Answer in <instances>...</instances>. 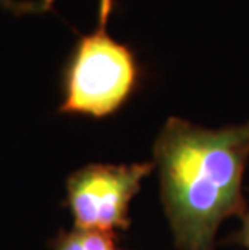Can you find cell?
Segmentation results:
<instances>
[{
  "mask_svg": "<svg viewBox=\"0 0 249 250\" xmlns=\"http://www.w3.org/2000/svg\"><path fill=\"white\" fill-rule=\"evenodd\" d=\"M249 121L209 129L172 116L154 142L160 200L178 250H215L219 226L246 213Z\"/></svg>",
  "mask_w": 249,
  "mask_h": 250,
  "instance_id": "cell-1",
  "label": "cell"
},
{
  "mask_svg": "<svg viewBox=\"0 0 249 250\" xmlns=\"http://www.w3.org/2000/svg\"><path fill=\"white\" fill-rule=\"evenodd\" d=\"M137 66L131 50L100 24L79 39L67 71L60 111L104 118L126 102L136 86Z\"/></svg>",
  "mask_w": 249,
  "mask_h": 250,
  "instance_id": "cell-2",
  "label": "cell"
},
{
  "mask_svg": "<svg viewBox=\"0 0 249 250\" xmlns=\"http://www.w3.org/2000/svg\"><path fill=\"white\" fill-rule=\"evenodd\" d=\"M152 169L154 163H94L71 174L67 195L76 229L105 234L126 229L131 200Z\"/></svg>",
  "mask_w": 249,
  "mask_h": 250,
  "instance_id": "cell-3",
  "label": "cell"
},
{
  "mask_svg": "<svg viewBox=\"0 0 249 250\" xmlns=\"http://www.w3.org/2000/svg\"><path fill=\"white\" fill-rule=\"evenodd\" d=\"M54 250H120L113 241V234L75 229L62 234Z\"/></svg>",
  "mask_w": 249,
  "mask_h": 250,
  "instance_id": "cell-4",
  "label": "cell"
},
{
  "mask_svg": "<svg viewBox=\"0 0 249 250\" xmlns=\"http://www.w3.org/2000/svg\"><path fill=\"white\" fill-rule=\"evenodd\" d=\"M0 7L15 15L24 13H42L39 2H20V0H0Z\"/></svg>",
  "mask_w": 249,
  "mask_h": 250,
  "instance_id": "cell-5",
  "label": "cell"
},
{
  "mask_svg": "<svg viewBox=\"0 0 249 250\" xmlns=\"http://www.w3.org/2000/svg\"><path fill=\"white\" fill-rule=\"evenodd\" d=\"M54 2H55V0H39L42 12L50 10L52 3H54ZM110 10H112V0H100V10H99V23L100 24H107Z\"/></svg>",
  "mask_w": 249,
  "mask_h": 250,
  "instance_id": "cell-6",
  "label": "cell"
},
{
  "mask_svg": "<svg viewBox=\"0 0 249 250\" xmlns=\"http://www.w3.org/2000/svg\"><path fill=\"white\" fill-rule=\"evenodd\" d=\"M233 241L245 246L249 250V210L243 215V226L240 232H236V236L233 237Z\"/></svg>",
  "mask_w": 249,
  "mask_h": 250,
  "instance_id": "cell-7",
  "label": "cell"
}]
</instances>
